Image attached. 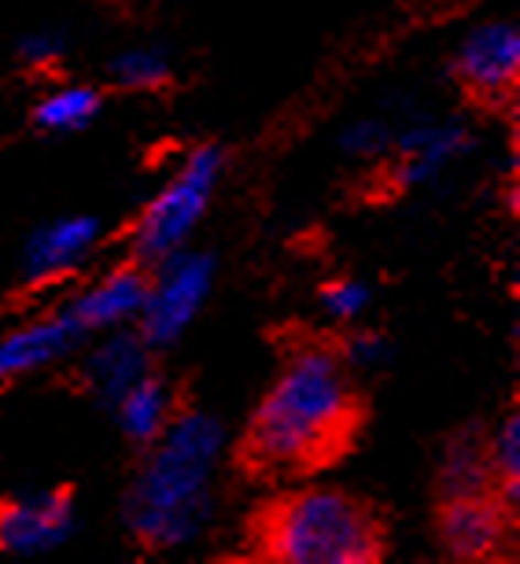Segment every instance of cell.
<instances>
[{
  "mask_svg": "<svg viewBox=\"0 0 520 564\" xmlns=\"http://www.w3.org/2000/svg\"><path fill=\"white\" fill-rule=\"evenodd\" d=\"M362 429V395L336 344L306 339L284 355L254 402L237 462L254 480H311L351 451Z\"/></svg>",
  "mask_w": 520,
  "mask_h": 564,
  "instance_id": "6da1fadb",
  "label": "cell"
},
{
  "mask_svg": "<svg viewBox=\"0 0 520 564\" xmlns=\"http://www.w3.org/2000/svg\"><path fill=\"white\" fill-rule=\"evenodd\" d=\"M226 429L207 410H182L144 446L122 498V520L137 546L166 553L204 535L215 517V473Z\"/></svg>",
  "mask_w": 520,
  "mask_h": 564,
  "instance_id": "7a4b0ae2",
  "label": "cell"
},
{
  "mask_svg": "<svg viewBox=\"0 0 520 564\" xmlns=\"http://www.w3.org/2000/svg\"><path fill=\"white\" fill-rule=\"evenodd\" d=\"M248 550L278 564H377L388 528L373 502L328 484H295L259 509Z\"/></svg>",
  "mask_w": 520,
  "mask_h": 564,
  "instance_id": "3957f363",
  "label": "cell"
},
{
  "mask_svg": "<svg viewBox=\"0 0 520 564\" xmlns=\"http://www.w3.org/2000/svg\"><path fill=\"white\" fill-rule=\"evenodd\" d=\"M221 174H226V148L196 144L137 215L130 229L133 259L141 265H152L166 254L188 248V240H193L210 199L218 193Z\"/></svg>",
  "mask_w": 520,
  "mask_h": 564,
  "instance_id": "277c9868",
  "label": "cell"
},
{
  "mask_svg": "<svg viewBox=\"0 0 520 564\" xmlns=\"http://www.w3.org/2000/svg\"><path fill=\"white\" fill-rule=\"evenodd\" d=\"M215 273H218L215 254L196 248H182L148 265V292L133 328L144 336V344L155 355L174 347L193 328L199 311L210 300Z\"/></svg>",
  "mask_w": 520,
  "mask_h": 564,
  "instance_id": "5b68a950",
  "label": "cell"
},
{
  "mask_svg": "<svg viewBox=\"0 0 520 564\" xmlns=\"http://www.w3.org/2000/svg\"><path fill=\"white\" fill-rule=\"evenodd\" d=\"M451 74L476 108L502 111L520 85V26L513 19H487L462 37Z\"/></svg>",
  "mask_w": 520,
  "mask_h": 564,
  "instance_id": "8992f818",
  "label": "cell"
},
{
  "mask_svg": "<svg viewBox=\"0 0 520 564\" xmlns=\"http://www.w3.org/2000/svg\"><path fill=\"white\" fill-rule=\"evenodd\" d=\"M517 506H509L498 491L440 498L436 506V542L451 561L484 564L513 553Z\"/></svg>",
  "mask_w": 520,
  "mask_h": 564,
  "instance_id": "52a82bcc",
  "label": "cell"
},
{
  "mask_svg": "<svg viewBox=\"0 0 520 564\" xmlns=\"http://www.w3.org/2000/svg\"><path fill=\"white\" fill-rule=\"evenodd\" d=\"M74 531V502L67 491H23L0 502V553L45 557Z\"/></svg>",
  "mask_w": 520,
  "mask_h": 564,
  "instance_id": "ba28073f",
  "label": "cell"
},
{
  "mask_svg": "<svg viewBox=\"0 0 520 564\" xmlns=\"http://www.w3.org/2000/svg\"><path fill=\"white\" fill-rule=\"evenodd\" d=\"M476 137L462 119H429V122H413L410 130L396 133L391 144V181L402 193L421 185H432L447 174L451 166H458L465 155L473 152Z\"/></svg>",
  "mask_w": 520,
  "mask_h": 564,
  "instance_id": "9c48e42d",
  "label": "cell"
},
{
  "mask_svg": "<svg viewBox=\"0 0 520 564\" xmlns=\"http://www.w3.org/2000/svg\"><path fill=\"white\" fill-rule=\"evenodd\" d=\"M144 292H148V265L130 259L74 292L63 303V314L71 317L74 328L85 339H93L100 333H111V328L133 325L144 306Z\"/></svg>",
  "mask_w": 520,
  "mask_h": 564,
  "instance_id": "30bf717a",
  "label": "cell"
},
{
  "mask_svg": "<svg viewBox=\"0 0 520 564\" xmlns=\"http://www.w3.org/2000/svg\"><path fill=\"white\" fill-rule=\"evenodd\" d=\"M82 344H85V336L74 328L71 317L63 314V306L52 314L34 317V322L15 325L12 333L0 336V384L34 377V372L74 355Z\"/></svg>",
  "mask_w": 520,
  "mask_h": 564,
  "instance_id": "8fae6325",
  "label": "cell"
},
{
  "mask_svg": "<svg viewBox=\"0 0 520 564\" xmlns=\"http://www.w3.org/2000/svg\"><path fill=\"white\" fill-rule=\"evenodd\" d=\"M100 218L93 215H63L45 221L23 248V273L26 281L48 284L59 281L89 262V254L100 248Z\"/></svg>",
  "mask_w": 520,
  "mask_h": 564,
  "instance_id": "7c38bea8",
  "label": "cell"
},
{
  "mask_svg": "<svg viewBox=\"0 0 520 564\" xmlns=\"http://www.w3.org/2000/svg\"><path fill=\"white\" fill-rule=\"evenodd\" d=\"M152 369H155V350L144 344V336L137 333L133 325L100 333L97 344L85 350V358H82L85 388L100 402H108V406Z\"/></svg>",
  "mask_w": 520,
  "mask_h": 564,
  "instance_id": "4fadbf2b",
  "label": "cell"
},
{
  "mask_svg": "<svg viewBox=\"0 0 520 564\" xmlns=\"http://www.w3.org/2000/svg\"><path fill=\"white\" fill-rule=\"evenodd\" d=\"M495 491V465L484 424H465L451 432L436 454V498Z\"/></svg>",
  "mask_w": 520,
  "mask_h": 564,
  "instance_id": "5bb4252c",
  "label": "cell"
},
{
  "mask_svg": "<svg viewBox=\"0 0 520 564\" xmlns=\"http://www.w3.org/2000/svg\"><path fill=\"white\" fill-rule=\"evenodd\" d=\"M111 410H115L119 432L144 451L148 443L159 440V432H163L170 417L177 413V395L163 372L152 369V372H144L133 388H126L122 395L111 402Z\"/></svg>",
  "mask_w": 520,
  "mask_h": 564,
  "instance_id": "9a60e30c",
  "label": "cell"
},
{
  "mask_svg": "<svg viewBox=\"0 0 520 564\" xmlns=\"http://www.w3.org/2000/svg\"><path fill=\"white\" fill-rule=\"evenodd\" d=\"M104 108V93L97 85H85V82H67L48 89L45 97L34 104L30 111V126L45 137H67L85 130Z\"/></svg>",
  "mask_w": 520,
  "mask_h": 564,
  "instance_id": "2e32d148",
  "label": "cell"
},
{
  "mask_svg": "<svg viewBox=\"0 0 520 564\" xmlns=\"http://www.w3.org/2000/svg\"><path fill=\"white\" fill-rule=\"evenodd\" d=\"M108 78L126 93H159L174 78V63H170L163 48L133 45V48H122L119 56H111Z\"/></svg>",
  "mask_w": 520,
  "mask_h": 564,
  "instance_id": "e0dca14e",
  "label": "cell"
},
{
  "mask_svg": "<svg viewBox=\"0 0 520 564\" xmlns=\"http://www.w3.org/2000/svg\"><path fill=\"white\" fill-rule=\"evenodd\" d=\"M487 446H491V465H495V491L509 506H517L520 502V413L517 410H509L487 432Z\"/></svg>",
  "mask_w": 520,
  "mask_h": 564,
  "instance_id": "ac0fdd59",
  "label": "cell"
},
{
  "mask_svg": "<svg viewBox=\"0 0 520 564\" xmlns=\"http://www.w3.org/2000/svg\"><path fill=\"white\" fill-rule=\"evenodd\" d=\"M317 306H322V314L339 328L358 325L362 314L373 306V289H369L366 281H358V276H336V281H328L325 289L317 292Z\"/></svg>",
  "mask_w": 520,
  "mask_h": 564,
  "instance_id": "d6986e66",
  "label": "cell"
},
{
  "mask_svg": "<svg viewBox=\"0 0 520 564\" xmlns=\"http://www.w3.org/2000/svg\"><path fill=\"white\" fill-rule=\"evenodd\" d=\"M336 350L351 372H373L388 366L396 347H391V339L384 333H377V328H355V333H347L339 339Z\"/></svg>",
  "mask_w": 520,
  "mask_h": 564,
  "instance_id": "ffe728a7",
  "label": "cell"
},
{
  "mask_svg": "<svg viewBox=\"0 0 520 564\" xmlns=\"http://www.w3.org/2000/svg\"><path fill=\"white\" fill-rule=\"evenodd\" d=\"M391 144H396V130L384 119H358L339 137V148L351 159H384L391 155Z\"/></svg>",
  "mask_w": 520,
  "mask_h": 564,
  "instance_id": "44dd1931",
  "label": "cell"
},
{
  "mask_svg": "<svg viewBox=\"0 0 520 564\" xmlns=\"http://www.w3.org/2000/svg\"><path fill=\"white\" fill-rule=\"evenodd\" d=\"M67 34L63 30H52V26H41V30H30L19 41V63L30 70H52L67 59Z\"/></svg>",
  "mask_w": 520,
  "mask_h": 564,
  "instance_id": "7402d4cb",
  "label": "cell"
}]
</instances>
